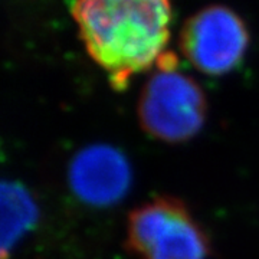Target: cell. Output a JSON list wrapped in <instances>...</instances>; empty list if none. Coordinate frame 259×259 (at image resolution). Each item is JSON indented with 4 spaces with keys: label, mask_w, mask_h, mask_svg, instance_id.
Wrapping results in <instances>:
<instances>
[{
    "label": "cell",
    "mask_w": 259,
    "mask_h": 259,
    "mask_svg": "<svg viewBox=\"0 0 259 259\" xmlns=\"http://www.w3.org/2000/svg\"><path fill=\"white\" fill-rule=\"evenodd\" d=\"M177 65L176 55L164 51L139 98L141 128L166 143H183L194 137L203 127L207 110L202 87L180 72Z\"/></svg>",
    "instance_id": "cell-2"
},
{
    "label": "cell",
    "mask_w": 259,
    "mask_h": 259,
    "mask_svg": "<svg viewBox=\"0 0 259 259\" xmlns=\"http://www.w3.org/2000/svg\"><path fill=\"white\" fill-rule=\"evenodd\" d=\"M2 259H8L23 235L32 229L37 219V206L33 196L19 183H2Z\"/></svg>",
    "instance_id": "cell-6"
},
{
    "label": "cell",
    "mask_w": 259,
    "mask_h": 259,
    "mask_svg": "<svg viewBox=\"0 0 259 259\" xmlns=\"http://www.w3.org/2000/svg\"><path fill=\"white\" fill-rule=\"evenodd\" d=\"M69 8L87 52L117 91L164 52L171 20L166 0H79Z\"/></svg>",
    "instance_id": "cell-1"
},
{
    "label": "cell",
    "mask_w": 259,
    "mask_h": 259,
    "mask_svg": "<svg viewBox=\"0 0 259 259\" xmlns=\"http://www.w3.org/2000/svg\"><path fill=\"white\" fill-rule=\"evenodd\" d=\"M125 248L136 259H207L210 241L182 200L158 196L128 214Z\"/></svg>",
    "instance_id": "cell-3"
},
{
    "label": "cell",
    "mask_w": 259,
    "mask_h": 259,
    "mask_svg": "<svg viewBox=\"0 0 259 259\" xmlns=\"http://www.w3.org/2000/svg\"><path fill=\"white\" fill-rule=\"evenodd\" d=\"M249 33L231 8L209 5L187 19L180 32V49L194 68L207 75H223L241 64Z\"/></svg>",
    "instance_id": "cell-4"
},
{
    "label": "cell",
    "mask_w": 259,
    "mask_h": 259,
    "mask_svg": "<svg viewBox=\"0 0 259 259\" xmlns=\"http://www.w3.org/2000/svg\"><path fill=\"white\" fill-rule=\"evenodd\" d=\"M69 186L83 203L110 206L128 190L131 168L120 150L93 144L75 154L69 164Z\"/></svg>",
    "instance_id": "cell-5"
}]
</instances>
